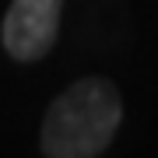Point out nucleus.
I'll use <instances>...</instances> for the list:
<instances>
[{
  "mask_svg": "<svg viewBox=\"0 0 158 158\" xmlns=\"http://www.w3.org/2000/svg\"><path fill=\"white\" fill-rule=\"evenodd\" d=\"M123 119V98L113 81L81 77L49 102L42 119L46 158H98L116 137Z\"/></svg>",
  "mask_w": 158,
  "mask_h": 158,
  "instance_id": "1",
  "label": "nucleus"
},
{
  "mask_svg": "<svg viewBox=\"0 0 158 158\" xmlns=\"http://www.w3.org/2000/svg\"><path fill=\"white\" fill-rule=\"evenodd\" d=\"M63 0H11L4 14V49L18 63L46 56L60 32Z\"/></svg>",
  "mask_w": 158,
  "mask_h": 158,
  "instance_id": "2",
  "label": "nucleus"
}]
</instances>
